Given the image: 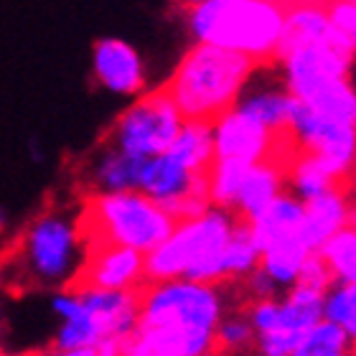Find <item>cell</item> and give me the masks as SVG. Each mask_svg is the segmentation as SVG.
<instances>
[{"label": "cell", "mask_w": 356, "mask_h": 356, "mask_svg": "<svg viewBox=\"0 0 356 356\" xmlns=\"http://www.w3.org/2000/svg\"><path fill=\"white\" fill-rule=\"evenodd\" d=\"M245 298L239 285L191 277L148 280L133 331L120 341V356H219L216 326Z\"/></svg>", "instance_id": "obj_1"}, {"label": "cell", "mask_w": 356, "mask_h": 356, "mask_svg": "<svg viewBox=\"0 0 356 356\" xmlns=\"http://www.w3.org/2000/svg\"><path fill=\"white\" fill-rule=\"evenodd\" d=\"M92 250L79 207H49L31 219L3 262V282L26 293H51L79 280Z\"/></svg>", "instance_id": "obj_2"}, {"label": "cell", "mask_w": 356, "mask_h": 356, "mask_svg": "<svg viewBox=\"0 0 356 356\" xmlns=\"http://www.w3.org/2000/svg\"><path fill=\"white\" fill-rule=\"evenodd\" d=\"M285 15L282 0H201L181 10L188 44L219 46L252 61L280 54Z\"/></svg>", "instance_id": "obj_3"}, {"label": "cell", "mask_w": 356, "mask_h": 356, "mask_svg": "<svg viewBox=\"0 0 356 356\" xmlns=\"http://www.w3.org/2000/svg\"><path fill=\"white\" fill-rule=\"evenodd\" d=\"M49 316L54 318V334L49 346L74 349L120 341L133 331L140 308V290H104L92 285L46 293Z\"/></svg>", "instance_id": "obj_4"}, {"label": "cell", "mask_w": 356, "mask_h": 356, "mask_svg": "<svg viewBox=\"0 0 356 356\" xmlns=\"http://www.w3.org/2000/svg\"><path fill=\"white\" fill-rule=\"evenodd\" d=\"M254 61L209 44H188L161 87L184 120L214 122L237 102Z\"/></svg>", "instance_id": "obj_5"}, {"label": "cell", "mask_w": 356, "mask_h": 356, "mask_svg": "<svg viewBox=\"0 0 356 356\" xmlns=\"http://www.w3.org/2000/svg\"><path fill=\"white\" fill-rule=\"evenodd\" d=\"M237 214L229 209L209 204L199 214L178 219L171 234L145 254V275L148 280H173L191 277L209 282L211 265L239 227Z\"/></svg>", "instance_id": "obj_6"}, {"label": "cell", "mask_w": 356, "mask_h": 356, "mask_svg": "<svg viewBox=\"0 0 356 356\" xmlns=\"http://www.w3.org/2000/svg\"><path fill=\"white\" fill-rule=\"evenodd\" d=\"M82 219L92 245H122L143 254L153 252L176 224V216L168 209L138 188L84 193Z\"/></svg>", "instance_id": "obj_7"}, {"label": "cell", "mask_w": 356, "mask_h": 356, "mask_svg": "<svg viewBox=\"0 0 356 356\" xmlns=\"http://www.w3.org/2000/svg\"><path fill=\"white\" fill-rule=\"evenodd\" d=\"M323 285L298 280L293 288L265 300H245L247 316L254 326L257 356H293L300 336L323 318Z\"/></svg>", "instance_id": "obj_8"}, {"label": "cell", "mask_w": 356, "mask_h": 356, "mask_svg": "<svg viewBox=\"0 0 356 356\" xmlns=\"http://www.w3.org/2000/svg\"><path fill=\"white\" fill-rule=\"evenodd\" d=\"M181 125L184 115L178 112L173 99L165 95L163 87H153L145 95L130 99L118 112L102 140L127 156L145 161L168 150Z\"/></svg>", "instance_id": "obj_9"}, {"label": "cell", "mask_w": 356, "mask_h": 356, "mask_svg": "<svg viewBox=\"0 0 356 356\" xmlns=\"http://www.w3.org/2000/svg\"><path fill=\"white\" fill-rule=\"evenodd\" d=\"M138 191L148 193L150 199L168 209L176 216V222L191 214H199L201 209H207L211 204L209 173L193 171L168 150L143 161Z\"/></svg>", "instance_id": "obj_10"}, {"label": "cell", "mask_w": 356, "mask_h": 356, "mask_svg": "<svg viewBox=\"0 0 356 356\" xmlns=\"http://www.w3.org/2000/svg\"><path fill=\"white\" fill-rule=\"evenodd\" d=\"M89 74L99 92L125 102L153 89L150 67L143 51L122 36H102L92 44Z\"/></svg>", "instance_id": "obj_11"}, {"label": "cell", "mask_w": 356, "mask_h": 356, "mask_svg": "<svg viewBox=\"0 0 356 356\" xmlns=\"http://www.w3.org/2000/svg\"><path fill=\"white\" fill-rule=\"evenodd\" d=\"M214 138V161H234V163H257L265 158H280L282 145H288V135H277L267 130L260 120L242 112L239 107H229L211 122Z\"/></svg>", "instance_id": "obj_12"}, {"label": "cell", "mask_w": 356, "mask_h": 356, "mask_svg": "<svg viewBox=\"0 0 356 356\" xmlns=\"http://www.w3.org/2000/svg\"><path fill=\"white\" fill-rule=\"evenodd\" d=\"M296 97L290 92L285 74H282L277 59L254 61L252 72L247 76L245 87L239 92L237 102L232 107H239L242 112L260 120L267 130L277 135H288V120L293 112Z\"/></svg>", "instance_id": "obj_13"}, {"label": "cell", "mask_w": 356, "mask_h": 356, "mask_svg": "<svg viewBox=\"0 0 356 356\" xmlns=\"http://www.w3.org/2000/svg\"><path fill=\"white\" fill-rule=\"evenodd\" d=\"M148 282L145 254L122 245H92L82 275L74 285H92L104 290H140Z\"/></svg>", "instance_id": "obj_14"}, {"label": "cell", "mask_w": 356, "mask_h": 356, "mask_svg": "<svg viewBox=\"0 0 356 356\" xmlns=\"http://www.w3.org/2000/svg\"><path fill=\"white\" fill-rule=\"evenodd\" d=\"M140 158H133L118 150L110 143L99 140L82 163L84 193H112V191H133L140 181Z\"/></svg>", "instance_id": "obj_15"}, {"label": "cell", "mask_w": 356, "mask_h": 356, "mask_svg": "<svg viewBox=\"0 0 356 356\" xmlns=\"http://www.w3.org/2000/svg\"><path fill=\"white\" fill-rule=\"evenodd\" d=\"M282 191H285V163L280 158H265L250 163L239 178L237 193L232 201V214H237L242 222H252Z\"/></svg>", "instance_id": "obj_16"}, {"label": "cell", "mask_w": 356, "mask_h": 356, "mask_svg": "<svg viewBox=\"0 0 356 356\" xmlns=\"http://www.w3.org/2000/svg\"><path fill=\"white\" fill-rule=\"evenodd\" d=\"M303 242L313 252H318L336 232L349 227L351 214H354V199L346 184H339L316 199L303 201Z\"/></svg>", "instance_id": "obj_17"}, {"label": "cell", "mask_w": 356, "mask_h": 356, "mask_svg": "<svg viewBox=\"0 0 356 356\" xmlns=\"http://www.w3.org/2000/svg\"><path fill=\"white\" fill-rule=\"evenodd\" d=\"M303 201L296 199L290 191H282L270 207L257 214L250 224L257 247H270L288 239H303Z\"/></svg>", "instance_id": "obj_18"}, {"label": "cell", "mask_w": 356, "mask_h": 356, "mask_svg": "<svg viewBox=\"0 0 356 356\" xmlns=\"http://www.w3.org/2000/svg\"><path fill=\"white\" fill-rule=\"evenodd\" d=\"M339 184H346V181H341L313 153L293 150L285 158V191H290L296 199L311 201L316 196H321V193L331 191Z\"/></svg>", "instance_id": "obj_19"}, {"label": "cell", "mask_w": 356, "mask_h": 356, "mask_svg": "<svg viewBox=\"0 0 356 356\" xmlns=\"http://www.w3.org/2000/svg\"><path fill=\"white\" fill-rule=\"evenodd\" d=\"M168 153L186 163L193 171L209 173L214 163V138H211V122L204 120H184V125L168 145Z\"/></svg>", "instance_id": "obj_20"}, {"label": "cell", "mask_w": 356, "mask_h": 356, "mask_svg": "<svg viewBox=\"0 0 356 356\" xmlns=\"http://www.w3.org/2000/svg\"><path fill=\"white\" fill-rule=\"evenodd\" d=\"M254 351V326L247 316L245 300L232 305L216 326V354L247 356Z\"/></svg>", "instance_id": "obj_21"}, {"label": "cell", "mask_w": 356, "mask_h": 356, "mask_svg": "<svg viewBox=\"0 0 356 356\" xmlns=\"http://www.w3.org/2000/svg\"><path fill=\"white\" fill-rule=\"evenodd\" d=\"M318 257L326 265L328 275L334 282L356 280V229L354 227H343L336 232L326 245L318 250Z\"/></svg>", "instance_id": "obj_22"}, {"label": "cell", "mask_w": 356, "mask_h": 356, "mask_svg": "<svg viewBox=\"0 0 356 356\" xmlns=\"http://www.w3.org/2000/svg\"><path fill=\"white\" fill-rule=\"evenodd\" d=\"M323 318L341 328L356 349V280L328 285L323 298Z\"/></svg>", "instance_id": "obj_23"}, {"label": "cell", "mask_w": 356, "mask_h": 356, "mask_svg": "<svg viewBox=\"0 0 356 356\" xmlns=\"http://www.w3.org/2000/svg\"><path fill=\"white\" fill-rule=\"evenodd\" d=\"M354 349L349 341V336L343 334L341 328L331 323V321L321 318L318 323H313L298 341L293 356H328L339 354V351Z\"/></svg>", "instance_id": "obj_24"}, {"label": "cell", "mask_w": 356, "mask_h": 356, "mask_svg": "<svg viewBox=\"0 0 356 356\" xmlns=\"http://www.w3.org/2000/svg\"><path fill=\"white\" fill-rule=\"evenodd\" d=\"M326 10L336 33L356 54V0H328Z\"/></svg>", "instance_id": "obj_25"}, {"label": "cell", "mask_w": 356, "mask_h": 356, "mask_svg": "<svg viewBox=\"0 0 356 356\" xmlns=\"http://www.w3.org/2000/svg\"><path fill=\"white\" fill-rule=\"evenodd\" d=\"M36 356H120L118 346L110 343H99V346H74V349H56V346H46Z\"/></svg>", "instance_id": "obj_26"}, {"label": "cell", "mask_w": 356, "mask_h": 356, "mask_svg": "<svg viewBox=\"0 0 356 356\" xmlns=\"http://www.w3.org/2000/svg\"><path fill=\"white\" fill-rule=\"evenodd\" d=\"M0 356H36V354H26V351H15V349H8V346H0Z\"/></svg>", "instance_id": "obj_27"}, {"label": "cell", "mask_w": 356, "mask_h": 356, "mask_svg": "<svg viewBox=\"0 0 356 356\" xmlns=\"http://www.w3.org/2000/svg\"><path fill=\"white\" fill-rule=\"evenodd\" d=\"M171 3L178 8V10H184V8H191V6H196V3H201V0H171Z\"/></svg>", "instance_id": "obj_28"}, {"label": "cell", "mask_w": 356, "mask_h": 356, "mask_svg": "<svg viewBox=\"0 0 356 356\" xmlns=\"http://www.w3.org/2000/svg\"><path fill=\"white\" fill-rule=\"evenodd\" d=\"M349 79H351V87L356 89V54L351 56V67H349Z\"/></svg>", "instance_id": "obj_29"}, {"label": "cell", "mask_w": 356, "mask_h": 356, "mask_svg": "<svg viewBox=\"0 0 356 356\" xmlns=\"http://www.w3.org/2000/svg\"><path fill=\"white\" fill-rule=\"evenodd\" d=\"M328 356H356V349H346V351H339V354H328Z\"/></svg>", "instance_id": "obj_30"}, {"label": "cell", "mask_w": 356, "mask_h": 356, "mask_svg": "<svg viewBox=\"0 0 356 356\" xmlns=\"http://www.w3.org/2000/svg\"><path fill=\"white\" fill-rule=\"evenodd\" d=\"M351 227L356 229V201H354V214H351Z\"/></svg>", "instance_id": "obj_31"}, {"label": "cell", "mask_w": 356, "mask_h": 356, "mask_svg": "<svg viewBox=\"0 0 356 356\" xmlns=\"http://www.w3.org/2000/svg\"><path fill=\"white\" fill-rule=\"evenodd\" d=\"M247 356H257V354H247Z\"/></svg>", "instance_id": "obj_32"}]
</instances>
